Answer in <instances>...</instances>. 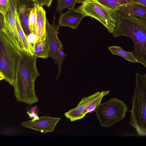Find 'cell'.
Listing matches in <instances>:
<instances>
[{
  "label": "cell",
  "instance_id": "21",
  "mask_svg": "<svg viewBox=\"0 0 146 146\" xmlns=\"http://www.w3.org/2000/svg\"><path fill=\"white\" fill-rule=\"evenodd\" d=\"M27 37L31 52L34 54V47L35 44L39 40V37L36 34L33 33H31Z\"/></svg>",
  "mask_w": 146,
  "mask_h": 146
},
{
  "label": "cell",
  "instance_id": "11",
  "mask_svg": "<svg viewBox=\"0 0 146 146\" xmlns=\"http://www.w3.org/2000/svg\"><path fill=\"white\" fill-rule=\"evenodd\" d=\"M35 3L32 0H18L17 6L20 24L26 36L31 33L29 26V17Z\"/></svg>",
  "mask_w": 146,
  "mask_h": 146
},
{
  "label": "cell",
  "instance_id": "4",
  "mask_svg": "<svg viewBox=\"0 0 146 146\" xmlns=\"http://www.w3.org/2000/svg\"><path fill=\"white\" fill-rule=\"evenodd\" d=\"M21 52L15 48L2 31L0 32V72L5 80L14 85Z\"/></svg>",
  "mask_w": 146,
  "mask_h": 146
},
{
  "label": "cell",
  "instance_id": "1",
  "mask_svg": "<svg viewBox=\"0 0 146 146\" xmlns=\"http://www.w3.org/2000/svg\"><path fill=\"white\" fill-rule=\"evenodd\" d=\"M37 58L28 52H21L13 85L17 102L31 105L38 101L35 89V79L40 74L36 66Z\"/></svg>",
  "mask_w": 146,
  "mask_h": 146
},
{
  "label": "cell",
  "instance_id": "10",
  "mask_svg": "<svg viewBox=\"0 0 146 146\" xmlns=\"http://www.w3.org/2000/svg\"><path fill=\"white\" fill-rule=\"evenodd\" d=\"M60 119V118L44 116L24 122L21 123V125L26 128L45 133L53 132Z\"/></svg>",
  "mask_w": 146,
  "mask_h": 146
},
{
  "label": "cell",
  "instance_id": "17",
  "mask_svg": "<svg viewBox=\"0 0 146 146\" xmlns=\"http://www.w3.org/2000/svg\"><path fill=\"white\" fill-rule=\"evenodd\" d=\"M111 10H117L119 7L133 2L132 0H96Z\"/></svg>",
  "mask_w": 146,
  "mask_h": 146
},
{
  "label": "cell",
  "instance_id": "3",
  "mask_svg": "<svg viewBox=\"0 0 146 146\" xmlns=\"http://www.w3.org/2000/svg\"><path fill=\"white\" fill-rule=\"evenodd\" d=\"M135 86L132 96L129 124L136 129L138 136L146 135V74L135 73Z\"/></svg>",
  "mask_w": 146,
  "mask_h": 146
},
{
  "label": "cell",
  "instance_id": "6",
  "mask_svg": "<svg viewBox=\"0 0 146 146\" xmlns=\"http://www.w3.org/2000/svg\"><path fill=\"white\" fill-rule=\"evenodd\" d=\"M129 111L126 104L116 98L101 103L94 111L101 125L106 127L123 120Z\"/></svg>",
  "mask_w": 146,
  "mask_h": 146
},
{
  "label": "cell",
  "instance_id": "16",
  "mask_svg": "<svg viewBox=\"0 0 146 146\" xmlns=\"http://www.w3.org/2000/svg\"><path fill=\"white\" fill-rule=\"evenodd\" d=\"M108 50L112 54L118 55L123 57L126 60L133 63L138 62V60L133 54L132 52L124 50L121 47L117 46H109Z\"/></svg>",
  "mask_w": 146,
  "mask_h": 146
},
{
  "label": "cell",
  "instance_id": "25",
  "mask_svg": "<svg viewBox=\"0 0 146 146\" xmlns=\"http://www.w3.org/2000/svg\"><path fill=\"white\" fill-rule=\"evenodd\" d=\"M133 2L146 6V0H132Z\"/></svg>",
  "mask_w": 146,
  "mask_h": 146
},
{
  "label": "cell",
  "instance_id": "7",
  "mask_svg": "<svg viewBox=\"0 0 146 146\" xmlns=\"http://www.w3.org/2000/svg\"><path fill=\"white\" fill-rule=\"evenodd\" d=\"M110 92V90L97 92L82 98L76 107L64 113L65 116L71 122L84 118L87 113L94 111L101 103L103 97Z\"/></svg>",
  "mask_w": 146,
  "mask_h": 146
},
{
  "label": "cell",
  "instance_id": "18",
  "mask_svg": "<svg viewBox=\"0 0 146 146\" xmlns=\"http://www.w3.org/2000/svg\"><path fill=\"white\" fill-rule=\"evenodd\" d=\"M16 22L18 33L22 43L25 51L33 55L31 52L29 45L27 41V36L21 26L17 11L16 13Z\"/></svg>",
  "mask_w": 146,
  "mask_h": 146
},
{
  "label": "cell",
  "instance_id": "26",
  "mask_svg": "<svg viewBox=\"0 0 146 146\" xmlns=\"http://www.w3.org/2000/svg\"><path fill=\"white\" fill-rule=\"evenodd\" d=\"M5 79V77L3 74L0 72V81Z\"/></svg>",
  "mask_w": 146,
  "mask_h": 146
},
{
  "label": "cell",
  "instance_id": "12",
  "mask_svg": "<svg viewBox=\"0 0 146 146\" xmlns=\"http://www.w3.org/2000/svg\"><path fill=\"white\" fill-rule=\"evenodd\" d=\"M85 17L82 11L74 8L70 9L66 13L61 14L58 21L59 25L76 29Z\"/></svg>",
  "mask_w": 146,
  "mask_h": 146
},
{
  "label": "cell",
  "instance_id": "20",
  "mask_svg": "<svg viewBox=\"0 0 146 146\" xmlns=\"http://www.w3.org/2000/svg\"><path fill=\"white\" fill-rule=\"evenodd\" d=\"M37 14L35 3L33 8L31 9L29 17V26L31 33L36 34V22Z\"/></svg>",
  "mask_w": 146,
  "mask_h": 146
},
{
  "label": "cell",
  "instance_id": "24",
  "mask_svg": "<svg viewBox=\"0 0 146 146\" xmlns=\"http://www.w3.org/2000/svg\"><path fill=\"white\" fill-rule=\"evenodd\" d=\"M5 22V15L0 11V32L1 31Z\"/></svg>",
  "mask_w": 146,
  "mask_h": 146
},
{
  "label": "cell",
  "instance_id": "2",
  "mask_svg": "<svg viewBox=\"0 0 146 146\" xmlns=\"http://www.w3.org/2000/svg\"><path fill=\"white\" fill-rule=\"evenodd\" d=\"M113 37L125 36L133 43V54L146 68V19L126 15L117 10Z\"/></svg>",
  "mask_w": 146,
  "mask_h": 146
},
{
  "label": "cell",
  "instance_id": "14",
  "mask_svg": "<svg viewBox=\"0 0 146 146\" xmlns=\"http://www.w3.org/2000/svg\"><path fill=\"white\" fill-rule=\"evenodd\" d=\"M37 14L36 35L39 40L46 39V11L42 6L35 3Z\"/></svg>",
  "mask_w": 146,
  "mask_h": 146
},
{
  "label": "cell",
  "instance_id": "19",
  "mask_svg": "<svg viewBox=\"0 0 146 146\" xmlns=\"http://www.w3.org/2000/svg\"><path fill=\"white\" fill-rule=\"evenodd\" d=\"M80 0H57V11L60 13L66 8L69 9L74 8L76 3H79Z\"/></svg>",
  "mask_w": 146,
  "mask_h": 146
},
{
  "label": "cell",
  "instance_id": "22",
  "mask_svg": "<svg viewBox=\"0 0 146 146\" xmlns=\"http://www.w3.org/2000/svg\"><path fill=\"white\" fill-rule=\"evenodd\" d=\"M9 0H0V11L5 15L7 8Z\"/></svg>",
  "mask_w": 146,
  "mask_h": 146
},
{
  "label": "cell",
  "instance_id": "9",
  "mask_svg": "<svg viewBox=\"0 0 146 146\" xmlns=\"http://www.w3.org/2000/svg\"><path fill=\"white\" fill-rule=\"evenodd\" d=\"M56 28L51 25L46 19V35L49 50V55L57 64L58 72L56 79L61 72V66L66 56L62 47V44L58 39Z\"/></svg>",
  "mask_w": 146,
  "mask_h": 146
},
{
  "label": "cell",
  "instance_id": "5",
  "mask_svg": "<svg viewBox=\"0 0 146 146\" xmlns=\"http://www.w3.org/2000/svg\"><path fill=\"white\" fill-rule=\"evenodd\" d=\"M79 3L82 4L76 9L82 12L85 17L96 19L109 33H113L116 25L117 10L109 9L96 0H80Z\"/></svg>",
  "mask_w": 146,
  "mask_h": 146
},
{
  "label": "cell",
  "instance_id": "8",
  "mask_svg": "<svg viewBox=\"0 0 146 146\" xmlns=\"http://www.w3.org/2000/svg\"><path fill=\"white\" fill-rule=\"evenodd\" d=\"M18 0H9L5 15V22L2 31L8 40L18 51H22L23 47L18 35L16 22L17 6Z\"/></svg>",
  "mask_w": 146,
  "mask_h": 146
},
{
  "label": "cell",
  "instance_id": "23",
  "mask_svg": "<svg viewBox=\"0 0 146 146\" xmlns=\"http://www.w3.org/2000/svg\"><path fill=\"white\" fill-rule=\"evenodd\" d=\"M35 3L42 6H46L49 7L53 0H32Z\"/></svg>",
  "mask_w": 146,
  "mask_h": 146
},
{
  "label": "cell",
  "instance_id": "13",
  "mask_svg": "<svg viewBox=\"0 0 146 146\" xmlns=\"http://www.w3.org/2000/svg\"><path fill=\"white\" fill-rule=\"evenodd\" d=\"M117 10L129 15L146 19V6L133 2L121 6Z\"/></svg>",
  "mask_w": 146,
  "mask_h": 146
},
{
  "label": "cell",
  "instance_id": "15",
  "mask_svg": "<svg viewBox=\"0 0 146 146\" xmlns=\"http://www.w3.org/2000/svg\"><path fill=\"white\" fill-rule=\"evenodd\" d=\"M34 54L37 58H47L49 56V50L46 39L36 42L34 48Z\"/></svg>",
  "mask_w": 146,
  "mask_h": 146
}]
</instances>
